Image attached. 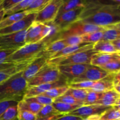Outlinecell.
<instances>
[{"mask_svg": "<svg viewBox=\"0 0 120 120\" xmlns=\"http://www.w3.org/2000/svg\"><path fill=\"white\" fill-rule=\"evenodd\" d=\"M77 21L101 27L120 23V1H86Z\"/></svg>", "mask_w": 120, "mask_h": 120, "instance_id": "6da1fadb", "label": "cell"}, {"mask_svg": "<svg viewBox=\"0 0 120 120\" xmlns=\"http://www.w3.org/2000/svg\"><path fill=\"white\" fill-rule=\"evenodd\" d=\"M28 82L22 76V71L12 75L0 84V101H12L19 103L24 98Z\"/></svg>", "mask_w": 120, "mask_h": 120, "instance_id": "7a4b0ae2", "label": "cell"}, {"mask_svg": "<svg viewBox=\"0 0 120 120\" xmlns=\"http://www.w3.org/2000/svg\"><path fill=\"white\" fill-rule=\"evenodd\" d=\"M46 46V45L42 42L25 44L12 54L8 57V60L9 62L14 64L22 62H32L37 57L39 53Z\"/></svg>", "mask_w": 120, "mask_h": 120, "instance_id": "3957f363", "label": "cell"}, {"mask_svg": "<svg viewBox=\"0 0 120 120\" xmlns=\"http://www.w3.org/2000/svg\"><path fill=\"white\" fill-rule=\"evenodd\" d=\"M97 53V52L91 49L86 51L76 53L66 57L50 59L47 60V63L54 64L57 66L71 64H90V61L93 56Z\"/></svg>", "mask_w": 120, "mask_h": 120, "instance_id": "277c9868", "label": "cell"}, {"mask_svg": "<svg viewBox=\"0 0 120 120\" xmlns=\"http://www.w3.org/2000/svg\"><path fill=\"white\" fill-rule=\"evenodd\" d=\"M62 76L57 66L47 63L28 82V87L52 83L59 80Z\"/></svg>", "mask_w": 120, "mask_h": 120, "instance_id": "5b68a950", "label": "cell"}, {"mask_svg": "<svg viewBox=\"0 0 120 120\" xmlns=\"http://www.w3.org/2000/svg\"><path fill=\"white\" fill-rule=\"evenodd\" d=\"M104 30H105V27L98 26L77 21L60 32L58 40L67 36H82L89 33Z\"/></svg>", "mask_w": 120, "mask_h": 120, "instance_id": "8992f818", "label": "cell"}, {"mask_svg": "<svg viewBox=\"0 0 120 120\" xmlns=\"http://www.w3.org/2000/svg\"><path fill=\"white\" fill-rule=\"evenodd\" d=\"M63 0H50L42 11L36 14L35 21L42 23L53 22L57 15L59 9Z\"/></svg>", "mask_w": 120, "mask_h": 120, "instance_id": "52a82bcc", "label": "cell"}, {"mask_svg": "<svg viewBox=\"0 0 120 120\" xmlns=\"http://www.w3.org/2000/svg\"><path fill=\"white\" fill-rule=\"evenodd\" d=\"M26 30L0 35V49H19L24 46Z\"/></svg>", "mask_w": 120, "mask_h": 120, "instance_id": "ba28073f", "label": "cell"}, {"mask_svg": "<svg viewBox=\"0 0 120 120\" xmlns=\"http://www.w3.org/2000/svg\"><path fill=\"white\" fill-rule=\"evenodd\" d=\"M66 86H68V81L63 76H62L59 80L52 83L40 84L36 86L28 87L23 98H27L38 95H41L53 88Z\"/></svg>", "mask_w": 120, "mask_h": 120, "instance_id": "9c48e42d", "label": "cell"}, {"mask_svg": "<svg viewBox=\"0 0 120 120\" xmlns=\"http://www.w3.org/2000/svg\"><path fill=\"white\" fill-rule=\"evenodd\" d=\"M112 107H105L98 104L82 105L76 110L69 112L68 114L76 116L82 119L92 116H101L105 111Z\"/></svg>", "mask_w": 120, "mask_h": 120, "instance_id": "30bf717a", "label": "cell"}, {"mask_svg": "<svg viewBox=\"0 0 120 120\" xmlns=\"http://www.w3.org/2000/svg\"><path fill=\"white\" fill-rule=\"evenodd\" d=\"M90 65V64H71L57 67L61 75L67 80L69 84L74 79L83 75Z\"/></svg>", "mask_w": 120, "mask_h": 120, "instance_id": "8fae6325", "label": "cell"}, {"mask_svg": "<svg viewBox=\"0 0 120 120\" xmlns=\"http://www.w3.org/2000/svg\"><path fill=\"white\" fill-rule=\"evenodd\" d=\"M110 74L108 73L100 68L95 66L90 65V67L81 75L79 77L75 79L70 83H77L80 82H97L107 77Z\"/></svg>", "mask_w": 120, "mask_h": 120, "instance_id": "7c38bea8", "label": "cell"}, {"mask_svg": "<svg viewBox=\"0 0 120 120\" xmlns=\"http://www.w3.org/2000/svg\"><path fill=\"white\" fill-rule=\"evenodd\" d=\"M36 14H30L9 26L0 29V35L26 30L35 21Z\"/></svg>", "mask_w": 120, "mask_h": 120, "instance_id": "4fadbf2b", "label": "cell"}, {"mask_svg": "<svg viewBox=\"0 0 120 120\" xmlns=\"http://www.w3.org/2000/svg\"><path fill=\"white\" fill-rule=\"evenodd\" d=\"M83 8H79L75 10L63 13L62 15L57 16L53 23L58 26L62 31V30L78 20L79 17L83 10Z\"/></svg>", "mask_w": 120, "mask_h": 120, "instance_id": "5bb4252c", "label": "cell"}, {"mask_svg": "<svg viewBox=\"0 0 120 120\" xmlns=\"http://www.w3.org/2000/svg\"><path fill=\"white\" fill-rule=\"evenodd\" d=\"M46 64L47 59L43 57H36L22 71V76L28 82Z\"/></svg>", "mask_w": 120, "mask_h": 120, "instance_id": "9a60e30c", "label": "cell"}, {"mask_svg": "<svg viewBox=\"0 0 120 120\" xmlns=\"http://www.w3.org/2000/svg\"><path fill=\"white\" fill-rule=\"evenodd\" d=\"M44 25V23L35 21L32 23L26 30L25 37L26 44L38 43L42 41V31Z\"/></svg>", "mask_w": 120, "mask_h": 120, "instance_id": "2e32d148", "label": "cell"}, {"mask_svg": "<svg viewBox=\"0 0 120 120\" xmlns=\"http://www.w3.org/2000/svg\"><path fill=\"white\" fill-rule=\"evenodd\" d=\"M94 44H90L87 43H82L80 44L73 46H68L65 47L64 49H62L60 52L54 55L50 59L57 58V57H63L66 56H70L76 53L80 52L86 51V50H91L93 49Z\"/></svg>", "mask_w": 120, "mask_h": 120, "instance_id": "e0dca14e", "label": "cell"}, {"mask_svg": "<svg viewBox=\"0 0 120 120\" xmlns=\"http://www.w3.org/2000/svg\"><path fill=\"white\" fill-rule=\"evenodd\" d=\"M64 41L62 39H59L52 42L47 45L38 55V57H43L47 59V60L51 58L52 56L56 55L57 53L66 47Z\"/></svg>", "mask_w": 120, "mask_h": 120, "instance_id": "ac0fdd59", "label": "cell"}, {"mask_svg": "<svg viewBox=\"0 0 120 120\" xmlns=\"http://www.w3.org/2000/svg\"><path fill=\"white\" fill-rule=\"evenodd\" d=\"M116 60H120V52L114 53H97L93 56L90 61V64L95 66L100 67Z\"/></svg>", "mask_w": 120, "mask_h": 120, "instance_id": "d6986e66", "label": "cell"}, {"mask_svg": "<svg viewBox=\"0 0 120 120\" xmlns=\"http://www.w3.org/2000/svg\"><path fill=\"white\" fill-rule=\"evenodd\" d=\"M115 74H110L105 79L95 82L92 87L89 90L96 92L104 93L113 89L112 79Z\"/></svg>", "mask_w": 120, "mask_h": 120, "instance_id": "ffe728a7", "label": "cell"}, {"mask_svg": "<svg viewBox=\"0 0 120 120\" xmlns=\"http://www.w3.org/2000/svg\"><path fill=\"white\" fill-rule=\"evenodd\" d=\"M32 62H26L17 63L15 66L9 68V69L0 71V84L8 79L12 75H15L19 71H23L25 69L26 67Z\"/></svg>", "mask_w": 120, "mask_h": 120, "instance_id": "44dd1931", "label": "cell"}, {"mask_svg": "<svg viewBox=\"0 0 120 120\" xmlns=\"http://www.w3.org/2000/svg\"><path fill=\"white\" fill-rule=\"evenodd\" d=\"M120 23H115L105 26V30L103 31V36L101 41L111 42L120 38Z\"/></svg>", "mask_w": 120, "mask_h": 120, "instance_id": "7402d4cb", "label": "cell"}, {"mask_svg": "<svg viewBox=\"0 0 120 120\" xmlns=\"http://www.w3.org/2000/svg\"><path fill=\"white\" fill-rule=\"evenodd\" d=\"M86 1H81V0H70V1L63 0V3L59 9L57 16L66 12L75 10L79 8H84L86 5Z\"/></svg>", "mask_w": 120, "mask_h": 120, "instance_id": "603a6c76", "label": "cell"}, {"mask_svg": "<svg viewBox=\"0 0 120 120\" xmlns=\"http://www.w3.org/2000/svg\"><path fill=\"white\" fill-rule=\"evenodd\" d=\"M120 94L112 90L104 92L101 99L98 101L96 104L105 107H112L120 100Z\"/></svg>", "mask_w": 120, "mask_h": 120, "instance_id": "cb8c5ba5", "label": "cell"}, {"mask_svg": "<svg viewBox=\"0 0 120 120\" xmlns=\"http://www.w3.org/2000/svg\"><path fill=\"white\" fill-rule=\"evenodd\" d=\"M18 49H0V71L6 70L15 66L16 64L8 61V57Z\"/></svg>", "mask_w": 120, "mask_h": 120, "instance_id": "d4e9b609", "label": "cell"}, {"mask_svg": "<svg viewBox=\"0 0 120 120\" xmlns=\"http://www.w3.org/2000/svg\"><path fill=\"white\" fill-rule=\"evenodd\" d=\"M28 15H29V14L27 13L26 11H21L20 12L6 16L0 22V29L7 28V27L12 25V24L15 23V22L23 19V18L26 16Z\"/></svg>", "mask_w": 120, "mask_h": 120, "instance_id": "484cf974", "label": "cell"}, {"mask_svg": "<svg viewBox=\"0 0 120 120\" xmlns=\"http://www.w3.org/2000/svg\"><path fill=\"white\" fill-rule=\"evenodd\" d=\"M18 111H27L36 115L41 110L43 105L34 102H30L22 100L19 102L17 105Z\"/></svg>", "mask_w": 120, "mask_h": 120, "instance_id": "4316f807", "label": "cell"}, {"mask_svg": "<svg viewBox=\"0 0 120 120\" xmlns=\"http://www.w3.org/2000/svg\"><path fill=\"white\" fill-rule=\"evenodd\" d=\"M92 49L96 52L103 53H114L120 52L114 48L111 42L107 41H98L94 44Z\"/></svg>", "mask_w": 120, "mask_h": 120, "instance_id": "83f0119b", "label": "cell"}, {"mask_svg": "<svg viewBox=\"0 0 120 120\" xmlns=\"http://www.w3.org/2000/svg\"><path fill=\"white\" fill-rule=\"evenodd\" d=\"M50 1V0H32L25 11L29 14H38L48 5Z\"/></svg>", "mask_w": 120, "mask_h": 120, "instance_id": "f1b7e54d", "label": "cell"}, {"mask_svg": "<svg viewBox=\"0 0 120 120\" xmlns=\"http://www.w3.org/2000/svg\"><path fill=\"white\" fill-rule=\"evenodd\" d=\"M52 105L59 113L62 114H68L69 112H71L80 107V105H71V104H66V103H62V102L55 101H53Z\"/></svg>", "mask_w": 120, "mask_h": 120, "instance_id": "f546056e", "label": "cell"}, {"mask_svg": "<svg viewBox=\"0 0 120 120\" xmlns=\"http://www.w3.org/2000/svg\"><path fill=\"white\" fill-rule=\"evenodd\" d=\"M32 1V0H21L18 3L15 4L12 8L5 11V17L11 15L12 14L20 12L21 11H23L30 5Z\"/></svg>", "mask_w": 120, "mask_h": 120, "instance_id": "4dcf8cb0", "label": "cell"}, {"mask_svg": "<svg viewBox=\"0 0 120 120\" xmlns=\"http://www.w3.org/2000/svg\"><path fill=\"white\" fill-rule=\"evenodd\" d=\"M103 31L104 30L96 31L94 32L85 34V35L81 36V38H82V42L83 43L94 44V43H97L98 41L101 40Z\"/></svg>", "mask_w": 120, "mask_h": 120, "instance_id": "1f68e13d", "label": "cell"}, {"mask_svg": "<svg viewBox=\"0 0 120 120\" xmlns=\"http://www.w3.org/2000/svg\"><path fill=\"white\" fill-rule=\"evenodd\" d=\"M68 89H69L68 86L53 88V89L46 91L45 93H44L41 95H43V96L49 97V98H52V99H53L54 100L56 98H58V97L62 96V95L66 93V92L68 91Z\"/></svg>", "mask_w": 120, "mask_h": 120, "instance_id": "d6a6232c", "label": "cell"}, {"mask_svg": "<svg viewBox=\"0 0 120 120\" xmlns=\"http://www.w3.org/2000/svg\"><path fill=\"white\" fill-rule=\"evenodd\" d=\"M88 90H89L73 89V88L69 87L68 91L66 92L65 94L70 95L73 97H74L75 99L79 101L83 102V104H84V101L85 100L87 94Z\"/></svg>", "mask_w": 120, "mask_h": 120, "instance_id": "836d02e7", "label": "cell"}, {"mask_svg": "<svg viewBox=\"0 0 120 120\" xmlns=\"http://www.w3.org/2000/svg\"><path fill=\"white\" fill-rule=\"evenodd\" d=\"M104 93L96 92V91L88 90L87 94L84 101V105L96 104L97 102L101 99Z\"/></svg>", "mask_w": 120, "mask_h": 120, "instance_id": "e575fe53", "label": "cell"}, {"mask_svg": "<svg viewBox=\"0 0 120 120\" xmlns=\"http://www.w3.org/2000/svg\"><path fill=\"white\" fill-rule=\"evenodd\" d=\"M23 100L28 101L34 102V103H36L40 105H43V106L46 105H51L54 101L53 100L52 98L46 97V96H43V95H38V96L29 97V98H23Z\"/></svg>", "mask_w": 120, "mask_h": 120, "instance_id": "d590c367", "label": "cell"}, {"mask_svg": "<svg viewBox=\"0 0 120 120\" xmlns=\"http://www.w3.org/2000/svg\"><path fill=\"white\" fill-rule=\"evenodd\" d=\"M120 60L112 61L102 66L99 67L109 74H116L120 72Z\"/></svg>", "mask_w": 120, "mask_h": 120, "instance_id": "8d00e7d4", "label": "cell"}, {"mask_svg": "<svg viewBox=\"0 0 120 120\" xmlns=\"http://www.w3.org/2000/svg\"><path fill=\"white\" fill-rule=\"evenodd\" d=\"M120 111L111 107L100 116L99 120H120Z\"/></svg>", "mask_w": 120, "mask_h": 120, "instance_id": "74e56055", "label": "cell"}, {"mask_svg": "<svg viewBox=\"0 0 120 120\" xmlns=\"http://www.w3.org/2000/svg\"><path fill=\"white\" fill-rule=\"evenodd\" d=\"M54 101L62 102V103L71 104V105H80V106L84 105L83 102L79 101L75 99V98H74V97H73L71 96L69 94H64L62 95L60 97L55 99L54 100Z\"/></svg>", "mask_w": 120, "mask_h": 120, "instance_id": "f35d334b", "label": "cell"}, {"mask_svg": "<svg viewBox=\"0 0 120 120\" xmlns=\"http://www.w3.org/2000/svg\"><path fill=\"white\" fill-rule=\"evenodd\" d=\"M60 114L56 110L53 108L52 105H46L43 106L41 110L39 111L38 113L36 114L38 118H42L45 117L47 116H52V115Z\"/></svg>", "mask_w": 120, "mask_h": 120, "instance_id": "ab89813d", "label": "cell"}, {"mask_svg": "<svg viewBox=\"0 0 120 120\" xmlns=\"http://www.w3.org/2000/svg\"><path fill=\"white\" fill-rule=\"evenodd\" d=\"M17 105L11 107L0 116V120H15L17 118Z\"/></svg>", "mask_w": 120, "mask_h": 120, "instance_id": "60d3db41", "label": "cell"}, {"mask_svg": "<svg viewBox=\"0 0 120 120\" xmlns=\"http://www.w3.org/2000/svg\"><path fill=\"white\" fill-rule=\"evenodd\" d=\"M96 82H80L77 83H73L68 84V87L73 89H84V90H90Z\"/></svg>", "mask_w": 120, "mask_h": 120, "instance_id": "b9f144b4", "label": "cell"}, {"mask_svg": "<svg viewBox=\"0 0 120 120\" xmlns=\"http://www.w3.org/2000/svg\"><path fill=\"white\" fill-rule=\"evenodd\" d=\"M64 42L67 46H73L80 44L83 43L82 42V38L79 36H70L60 39Z\"/></svg>", "mask_w": 120, "mask_h": 120, "instance_id": "7bdbcfd3", "label": "cell"}, {"mask_svg": "<svg viewBox=\"0 0 120 120\" xmlns=\"http://www.w3.org/2000/svg\"><path fill=\"white\" fill-rule=\"evenodd\" d=\"M36 115L27 111H18V120H36Z\"/></svg>", "mask_w": 120, "mask_h": 120, "instance_id": "ee69618b", "label": "cell"}, {"mask_svg": "<svg viewBox=\"0 0 120 120\" xmlns=\"http://www.w3.org/2000/svg\"><path fill=\"white\" fill-rule=\"evenodd\" d=\"M17 102L12 101H0V116H2L9 107L18 105Z\"/></svg>", "mask_w": 120, "mask_h": 120, "instance_id": "f6af8a7d", "label": "cell"}, {"mask_svg": "<svg viewBox=\"0 0 120 120\" xmlns=\"http://www.w3.org/2000/svg\"><path fill=\"white\" fill-rule=\"evenodd\" d=\"M21 0H3L2 2V6L4 9L5 11L9 10L11 8H12L15 4L18 3Z\"/></svg>", "mask_w": 120, "mask_h": 120, "instance_id": "bcb514c9", "label": "cell"}, {"mask_svg": "<svg viewBox=\"0 0 120 120\" xmlns=\"http://www.w3.org/2000/svg\"><path fill=\"white\" fill-rule=\"evenodd\" d=\"M65 114H55V115H52V116H47L45 117H42V118H38L36 120H56L58 119L60 117H62Z\"/></svg>", "mask_w": 120, "mask_h": 120, "instance_id": "7dc6e473", "label": "cell"}, {"mask_svg": "<svg viewBox=\"0 0 120 120\" xmlns=\"http://www.w3.org/2000/svg\"><path fill=\"white\" fill-rule=\"evenodd\" d=\"M82 118L79 117H76V116H71V115L69 114H65L62 117H60L58 119L56 120H82Z\"/></svg>", "mask_w": 120, "mask_h": 120, "instance_id": "c3c4849f", "label": "cell"}, {"mask_svg": "<svg viewBox=\"0 0 120 120\" xmlns=\"http://www.w3.org/2000/svg\"><path fill=\"white\" fill-rule=\"evenodd\" d=\"M112 44V45L113 46L114 48L117 50V51L120 52V38L117 39L116 40H114V41H111L110 42Z\"/></svg>", "mask_w": 120, "mask_h": 120, "instance_id": "681fc988", "label": "cell"}, {"mask_svg": "<svg viewBox=\"0 0 120 120\" xmlns=\"http://www.w3.org/2000/svg\"><path fill=\"white\" fill-rule=\"evenodd\" d=\"M2 2H3V0H0V22L4 18L5 13V11L2 6Z\"/></svg>", "mask_w": 120, "mask_h": 120, "instance_id": "f907efd6", "label": "cell"}, {"mask_svg": "<svg viewBox=\"0 0 120 120\" xmlns=\"http://www.w3.org/2000/svg\"><path fill=\"white\" fill-rule=\"evenodd\" d=\"M120 82V72L117 73L115 74L114 76L112 79V84L114 85H116V84H119Z\"/></svg>", "mask_w": 120, "mask_h": 120, "instance_id": "816d5d0a", "label": "cell"}, {"mask_svg": "<svg viewBox=\"0 0 120 120\" xmlns=\"http://www.w3.org/2000/svg\"><path fill=\"white\" fill-rule=\"evenodd\" d=\"M100 116H92L84 118L82 120H99Z\"/></svg>", "mask_w": 120, "mask_h": 120, "instance_id": "f5cc1de1", "label": "cell"}, {"mask_svg": "<svg viewBox=\"0 0 120 120\" xmlns=\"http://www.w3.org/2000/svg\"><path fill=\"white\" fill-rule=\"evenodd\" d=\"M120 84H116V85L113 86V90H114V91H116V92L118 94H120Z\"/></svg>", "mask_w": 120, "mask_h": 120, "instance_id": "db71d44e", "label": "cell"}, {"mask_svg": "<svg viewBox=\"0 0 120 120\" xmlns=\"http://www.w3.org/2000/svg\"><path fill=\"white\" fill-rule=\"evenodd\" d=\"M17 120V118H16V120Z\"/></svg>", "mask_w": 120, "mask_h": 120, "instance_id": "11a10c76", "label": "cell"}]
</instances>
